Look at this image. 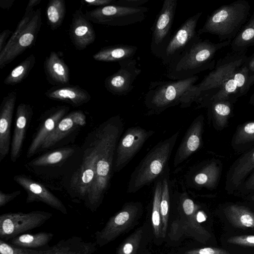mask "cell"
Returning a JSON list of instances; mask_svg holds the SVG:
<instances>
[{
  "label": "cell",
  "instance_id": "6da1fadb",
  "mask_svg": "<svg viewBox=\"0 0 254 254\" xmlns=\"http://www.w3.org/2000/svg\"><path fill=\"white\" fill-rule=\"evenodd\" d=\"M124 130L123 120L119 115L108 119L92 133L96 145L98 159L94 181L90 189L85 203L92 212L102 203L108 190L113 172L115 151Z\"/></svg>",
  "mask_w": 254,
  "mask_h": 254
},
{
  "label": "cell",
  "instance_id": "7a4b0ae2",
  "mask_svg": "<svg viewBox=\"0 0 254 254\" xmlns=\"http://www.w3.org/2000/svg\"><path fill=\"white\" fill-rule=\"evenodd\" d=\"M231 41L214 43L201 39L179 59L167 67L166 76L173 80L189 78L208 69H213L216 53L230 45Z\"/></svg>",
  "mask_w": 254,
  "mask_h": 254
},
{
  "label": "cell",
  "instance_id": "3957f363",
  "mask_svg": "<svg viewBox=\"0 0 254 254\" xmlns=\"http://www.w3.org/2000/svg\"><path fill=\"white\" fill-rule=\"evenodd\" d=\"M251 10L245 0H237L217 8L209 15L197 33L218 37L220 42L232 41L245 25Z\"/></svg>",
  "mask_w": 254,
  "mask_h": 254
},
{
  "label": "cell",
  "instance_id": "277c9868",
  "mask_svg": "<svg viewBox=\"0 0 254 254\" xmlns=\"http://www.w3.org/2000/svg\"><path fill=\"white\" fill-rule=\"evenodd\" d=\"M179 133L178 131L159 142L146 154L130 176L127 188L128 193L137 191L161 174L169 161Z\"/></svg>",
  "mask_w": 254,
  "mask_h": 254
},
{
  "label": "cell",
  "instance_id": "5b68a950",
  "mask_svg": "<svg viewBox=\"0 0 254 254\" xmlns=\"http://www.w3.org/2000/svg\"><path fill=\"white\" fill-rule=\"evenodd\" d=\"M197 75L177 80L151 82L144 103L150 115L159 114L181 104L185 94L198 80Z\"/></svg>",
  "mask_w": 254,
  "mask_h": 254
},
{
  "label": "cell",
  "instance_id": "8992f818",
  "mask_svg": "<svg viewBox=\"0 0 254 254\" xmlns=\"http://www.w3.org/2000/svg\"><path fill=\"white\" fill-rule=\"evenodd\" d=\"M148 8L128 7L115 4L98 7L85 13L86 17L96 24L111 26H125L143 21Z\"/></svg>",
  "mask_w": 254,
  "mask_h": 254
},
{
  "label": "cell",
  "instance_id": "52a82bcc",
  "mask_svg": "<svg viewBox=\"0 0 254 254\" xmlns=\"http://www.w3.org/2000/svg\"><path fill=\"white\" fill-rule=\"evenodd\" d=\"M202 14V12H199L189 17L172 36L160 59L167 67L176 62L201 39L196 31V26Z\"/></svg>",
  "mask_w": 254,
  "mask_h": 254
},
{
  "label": "cell",
  "instance_id": "ba28073f",
  "mask_svg": "<svg viewBox=\"0 0 254 254\" xmlns=\"http://www.w3.org/2000/svg\"><path fill=\"white\" fill-rule=\"evenodd\" d=\"M53 216L44 211L28 213L10 212L0 215V239L9 241L24 233L43 225Z\"/></svg>",
  "mask_w": 254,
  "mask_h": 254
},
{
  "label": "cell",
  "instance_id": "9c48e42d",
  "mask_svg": "<svg viewBox=\"0 0 254 254\" xmlns=\"http://www.w3.org/2000/svg\"><path fill=\"white\" fill-rule=\"evenodd\" d=\"M177 0H165L152 26L150 50L156 57L161 59L171 38Z\"/></svg>",
  "mask_w": 254,
  "mask_h": 254
},
{
  "label": "cell",
  "instance_id": "30bf717a",
  "mask_svg": "<svg viewBox=\"0 0 254 254\" xmlns=\"http://www.w3.org/2000/svg\"><path fill=\"white\" fill-rule=\"evenodd\" d=\"M155 133L140 127L127 128L120 137L117 145L113 164V172L122 170L141 149L145 142Z\"/></svg>",
  "mask_w": 254,
  "mask_h": 254
},
{
  "label": "cell",
  "instance_id": "8fae6325",
  "mask_svg": "<svg viewBox=\"0 0 254 254\" xmlns=\"http://www.w3.org/2000/svg\"><path fill=\"white\" fill-rule=\"evenodd\" d=\"M254 84V75L249 72L244 64L210 97L197 103V107L202 108L206 103L215 100H229L235 103L238 98L247 94Z\"/></svg>",
  "mask_w": 254,
  "mask_h": 254
},
{
  "label": "cell",
  "instance_id": "7c38bea8",
  "mask_svg": "<svg viewBox=\"0 0 254 254\" xmlns=\"http://www.w3.org/2000/svg\"><path fill=\"white\" fill-rule=\"evenodd\" d=\"M137 202L126 204L122 209L111 217L104 227L95 233V243L99 247L115 240L133 223L140 210Z\"/></svg>",
  "mask_w": 254,
  "mask_h": 254
},
{
  "label": "cell",
  "instance_id": "4fadbf2b",
  "mask_svg": "<svg viewBox=\"0 0 254 254\" xmlns=\"http://www.w3.org/2000/svg\"><path fill=\"white\" fill-rule=\"evenodd\" d=\"M97 159V149L92 133L91 141L84 150L82 163L71 180V186L84 200L95 178Z\"/></svg>",
  "mask_w": 254,
  "mask_h": 254
},
{
  "label": "cell",
  "instance_id": "5bb4252c",
  "mask_svg": "<svg viewBox=\"0 0 254 254\" xmlns=\"http://www.w3.org/2000/svg\"><path fill=\"white\" fill-rule=\"evenodd\" d=\"M120 68L114 74L108 76L104 81L107 90L116 96L127 95L133 88V83L141 72L133 59L118 62Z\"/></svg>",
  "mask_w": 254,
  "mask_h": 254
},
{
  "label": "cell",
  "instance_id": "9a60e30c",
  "mask_svg": "<svg viewBox=\"0 0 254 254\" xmlns=\"http://www.w3.org/2000/svg\"><path fill=\"white\" fill-rule=\"evenodd\" d=\"M13 180L26 191L27 203L41 202L64 214H67V209L63 202L43 185L24 175H15Z\"/></svg>",
  "mask_w": 254,
  "mask_h": 254
},
{
  "label": "cell",
  "instance_id": "2e32d148",
  "mask_svg": "<svg viewBox=\"0 0 254 254\" xmlns=\"http://www.w3.org/2000/svg\"><path fill=\"white\" fill-rule=\"evenodd\" d=\"M69 110L65 105L54 107L47 111L43 116V121L35 133L28 148L26 157L30 158L36 154L48 136L53 132L60 121Z\"/></svg>",
  "mask_w": 254,
  "mask_h": 254
},
{
  "label": "cell",
  "instance_id": "e0dca14e",
  "mask_svg": "<svg viewBox=\"0 0 254 254\" xmlns=\"http://www.w3.org/2000/svg\"><path fill=\"white\" fill-rule=\"evenodd\" d=\"M254 171V146L243 152L232 164L226 178L225 190L228 192L238 190Z\"/></svg>",
  "mask_w": 254,
  "mask_h": 254
},
{
  "label": "cell",
  "instance_id": "ac0fdd59",
  "mask_svg": "<svg viewBox=\"0 0 254 254\" xmlns=\"http://www.w3.org/2000/svg\"><path fill=\"white\" fill-rule=\"evenodd\" d=\"M204 118L199 115L187 130L176 152L173 165L177 167L200 147L202 141Z\"/></svg>",
  "mask_w": 254,
  "mask_h": 254
},
{
  "label": "cell",
  "instance_id": "d6986e66",
  "mask_svg": "<svg viewBox=\"0 0 254 254\" xmlns=\"http://www.w3.org/2000/svg\"><path fill=\"white\" fill-rule=\"evenodd\" d=\"M41 24V9L38 8L35 10L26 28L7 52L3 60L0 62L1 69L13 61L27 49L32 46L40 30Z\"/></svg>",
  "mask_w": 254,
  "mask_h": 254
},
{
  "label": "cell",
  "instance_id": "ffe728a7",
  "mask_svg": "<svg viewBox=\"0 0 254 254\" xmlns=\"http://www.w3.org/2000/svg\"><path fill=\"white\" fill-rule=\"evenodd\" d=\"M17 92L12 91L5 96L0 106V162L10 150L11 127Z\"/></svg>",
  "mask_w": 254,
  "mask_h": 254
},
{
  "label": "cell",
  "instance_id": "44dd1931",
  "mask_svg": "<svg viewBox=\"0 0 254 254\" xmlns=\"http://www.w3.org/2000/svg\"><path fill=\"white\" fill-rule=\"evenodd\" d=\"M90 22L80 9L72 15L69 35L72 44L78 50L86 49L95 40V32Z\"/></svg>",
  "mask_w": 254,
  "mask_h": 254
},
{
  "label": "cell",
  "instance_id": "7402d4cb",
  "mask_svg": "<svg viewBox=\"0 0 254 254\" xmlns=\"http://www.w3.org/2000/svg\"><path fill=\"white\" fill-rule=\"evenodd\" d=\"M33 115L30 104L22 103L16 109L15 124L11 141L10 157L15 162L19 157L25 134Z\"/></svg>",
  "mask_w": 254,
  "mask_h": 254
},
{
  "label": "cell",
  "instance_id": "603a6c76",
  "mask_svg": "<svg viewBox=\"0 0 254 254\" xmlns=\"http://www.w3.org/2000/svg\"><path fill=\"white\" fill-rule=\"evenodd\" d=\"M86 118L81 110L73 111L67 114L58 123L53 132L48 136L41 149L53 147L75 129L85 125Z\"/></svg>",
  "mask_w": 254,
  "mask_h": 254
},
{
  "label": "cell",
  "instance_id": "cb8c5ba5",
  "mask_svg": "<svg viewBox=\"0 0 254 254\" xmlns=\"http://www.w3.org/2000/svg\"><path fill=\"white\" fill-rule=\"evenodd\" d=\"M97 246L95 242H88L81 237L72 236L47 247L39 254H94Z\"/></svg>",
  "mask_w": 254,
  "mask_h": 254
},
{
  "label": "cell",
  "instance_id": "d4e9b609",
  "mask_svg": "<svg viewBox=\"0 0 254 254\" xmlns=\"http://www.w3.org/2000/svg\"><path fill=\"white\" fill-rule=\"evenodd\" d=\"M45 96L53 100L67 103L74 107H79L91 99L87 91L78 85L54 86L48 89Z\"/></svg>",
  "mask_w": 254,
  "mask_h": 254
},
{
  "label": "cell",
  "instance_id": "484cf974",
  "mask_svg": "<svg viewBox=\"0 0 254 254\" xmlns=\"http://www.w3.org/2000/svg\"><path fill=\"white\" fill-rule=\"evenodd\" d=\"M48 82L54 86L69 85V70L64 61L55 52H51L44 63Z\"/></svg>",
  "mask_w": 254,
  "mask_h": 254
},
{
  "label": "cell",
  "instance_id": "4316f807",
  "mask_svg": "<svg viewBox=\"0 0 254 254\" xmlns=\"http://www.w3.org/2000/svg\"><path fill=\"white\" fill-rule=\"evenodd\" d=\"M234 104L229 100H215L203 105L202 108H207L208 119L216 130H221L227 126Z\"/></svg>",
  "mask_w": 254,
  "mask_h": 254
},
{
  "label": "cell",
  "instance_id": "83f0119b",
  "mask_svg": "<svg viewBox=\"0 0 254 254\" xmlns=\"http://www.w3.org/2000/svg\"><path fill=\"white\" fill-rule=\"evenodd\" d=\"M222 166L218 161H209L194 175L193 185L210 190L215 189L220 179Z\"/></svg>",
  "mask_w": 254,
  "mask_h": 254
},
{
  "label": "cell",
  "instance_id": "f1b7e54d",
  "mask_svg": "<svg viewBox=\"0 0 254 254\" xmlns=\"http://www.w3.org/2000/svg\"><path fill=\"white\" fill-rule=\"evenodd\" d=\"M138 48L135 46L118 44L101 48L93 55L94 60L99 62H113L132 59Z\"/></svg>",
  "mask_w": 254,
  "mask_h": 254
},
{
  "label": "cell",
  "instance_id": "f546056e",
  "mask_svg": "<svg viewBox=\"0 0 254 254\" xmlns=\"http://www.w3.org/2000/svg\"><path fill=\"white\" fill-rule=\"evenodd\" d=\"M225 216L235 227L241 229L254 228V213L248 207L231 204L223 209Z\"/></svg>",
  "mask_w": 254,
  "mask_h": 254
},
{
  "label": "cell",
  "instance_id": "4dcf8cb0",
  "mask_svg": "<svg viewBox=\"0 0 254 254\" xmlns=\"http://www.w3.org/2000/svg\"><path fill=\"white\" fill-rule=\"evenodd\" d=\"M54 234L50 232H42L34 234H22L8 241L14 246L25 249L40 250L48 247Z\"/></svg>",
  "mask_w": 254,
  "mask_h": 254
},
{
  "label": "cell",
  "instance_id": "1f68e13d",
  "mask_svg": "<svg viewBox=\"0 0 254 254\" xmlns=\"http://www.w3.org/2000/svg\"><path fill=\"white\" fill-rule=\"evenodd\" d=\"M231 144L234 150L243 153L254 146V120L238 126Z\"/></svg>",
  "mask_w": 254,
  "mask_h": 254
},
{
  "label": "cell",
  "instance_id": "d6a6232c",
  "mask_svg": "<svg viewBox=\"0 0 254 254\" xmlns=\"http://www.w3.org/2000/svg\"><path fill=\"white\" fill-rule=\"evenodd\" d=\"M75 149L64 147L48 152L31 160L28 165L36 167H54L63 163L74 153Z\"/></svg>",
  "mask_w": 254,
  "mask_h": 254
},
{
  "label": "cell",
  "instance_id": "836d02e7",
  "mask_svg": "<svg viewBox=\"0 0 254 254\" xmlns=\"http://www.w3.org/2000/svg\"><path fill=\"white\" fill-rule=\"evenodd\" d=\"M232 51L245 52L254 46V11L249 20L240 29L230 44Z\"/></svg>",
  "mask_w": 254,
  "mask_h": 254
},
{
  "label": "cell",
  "instance_id": "e575fe53",
  "mask_svg": "<svg viewBox=\"0 0 254 254\" xmlns=\"http://www.w3.org/2000/svg\"><path fill=\"white\" fill-rule=\"evenodd\" d=\"M66 12L64 0H51L46 7V15L49 25L55 30L62 24Z\"/></svg>",
  "mask_w": 254,
  "mask_h": 254
},
{
  "label": "cell",
  "instance_id": "d590c367",
  "mask_svg": "<svg viewBox=\"0 0 254 254\" xmlns=\"http://www.w3.org/2000/svg\"><path fill=\"white\" fill-rule=\"evenodd\" d=\"M35 62V57L30 55L11 71L5 78L4 83L14 85L21 82L28 76Z\"/></svg>",
  "mask_w": 254,
  "mask_h": 254
},
{
  "label": "cell",
  "instance_id": "8d00e7d4",
  "mask_svg": "<svg viewBox=\"0 0 254 254\" xmlns=\"http://www.w3.org/2000/svg\"><path fill=\"white\" fill-rule=\"evenodd\" d=\"M162 190V181H158L155 187L151 215L153 233L156 238H162V222L160 201Z\"/></svg>",
  "mask_w": 254,
  "mask_h": 254
},
{
  "label": "cell",
  "instance_id": "74e56055",
  "mask_svg": "<svg viewBox=\"0 0 254 254\" xmlns=\"http://www.w3.org/2000/svg\"><path fill=\"white\" fill-rule=\"evenodd\" d=\"M170 192L167 178L162 180V190L160 201V212L162 222V238L166 235L169 212Z\"/></svg>",
  "mask_w": 254,
  "mask_h": 254
},
{
  "label": "cell",
  "instance_id": "f35d334b",
  "mask_svg": "<svg viewBox=\"0 0 254 254\" xmlns=\"http://www.w3.org/2000/svg\"><path fill=\"white\" fill-rule=\"evenodd\" d=\"M34 11L35 10H25L24 15L18 24L16 29L9 38L2 51L0 52V62L3 60L7 52L26 28L34 14Z\"/></svg>",
  "mask_w": 254,
  "mask_h": 254
},
{
  "label": "cell",
  "instance_id": "ab89813d",
  "mask_svg": "<svg viewBox=\"0 0 254 254\" xmlns=\"http://www.w3.org/2000/svg\"><path fill=\"white\" fill-rule=\"evenodd\" d=\"M142 234V228L137 230L122 243L118 249L116 254H136Z\"/></svg>",
  "mask_w": 254,
  "mask_h": 254
},
{
  "label": "cell",
  "instance_id": "60d3db41",
  "mask_svg": "<svg viewBox=\"0 0 254 254\" xmlns=\"http://www.w3.org/2000/svg\"><path fill=\"white\" fill-rule=\"evenodd\" d=\"M43 249L34 250L20 248L0 239V254H39Z\"/></svg>",
  "mask_w": 254,
  "mask_h": 254
},
{
  "label": "cell",
  "instance_id": "b9f144b4",
  "mask_svg": "<svg viewBox=\"0 0 254 254\" xmlns=\"http://www.w3.org/2000/svg\"><path fill=\"white\" fill-rule=\"evenodd\" d=\"M227 242L241 246L254 247V235H244L231 237L227 240Z\"/></svg>",
  "mask_w": 254,
  "mask_h": 254
},
{
  "label": "cell",
  "instance_id": "7bdbcfd3",
  "mask_svg": "<svg viewBox=\"0 0 254 254\" xmlns=\"http://www.w3.org/2000/svg\"><path fill=\"white\" fill-rule=\"evenodd\" d=\"M185 254H231L227 251L214 247H205L187 251Z\"/></svg>",
  "mask_w": 254,
  "mask_h": 254
},
{
  "label": "cell",
  "instance_id": "ee69618b",
  "mask_svg": "<svg viewBox=\"0 0 254 254\" xmlns=\"http://www.w3.org/2000/svg\"><path fill=\"white\" fill-rule=\"evenodd\" d=\"M21 193V191L15 190L10 193H5L0 190V207L5 206Z\"/></svg>",
  "mask_w": 254,
  "mask_h": 254
},
{
  "label": "cell",
  "instance_id": "f6af8a7d",
  "mask_svg": "<svg viewBox=\"0 0 254 254\" xmlns=\"http://www.w3.org/2000/svg\"><path fill=\"white\" fill-rule=\"evenodd\" d=\"M149 0H118L114 4L125 7H138L148 1Z\"/></svg>",
  "mask_w": 254,
  "mask_h": 254
},
{
  "label": "cell",
  "instance_id": "bcb514c9",
  "mask_svg": "<svg viewBox=\"0 0 254 254\" xmlns=\"http://www.w3.org/2000/svg\"><path fill=\"white\" fill-rule=\"evenodd\" d=\"M240 189L245 193L254 191V171L245 180Z\"/></svg>",
  "mask_w": 254,
  "mask_h": 254
},
{
  "label": "cell",
  "instance_id": "7dc6e473",
  "mask_svg": "<svg viewBox=\"0 0 254 254\" xmlns=\"http://www.w3.org/2000/svg\"><path fill=\"white\" fill-rule=\"evenodd\" d=\"M116 0H83L81 2L87 6H98L99 7L114 4Z\"/></svg>",
  "mask_w": 254,
  "mask_h": 254
},
{
  "label": "cell",
  "instance_id": "c3c4849f",
  "mask_svg": "<svg viewBox=\"0 0 254 254\" xmlns=\"http://www.w3.org/2000/svg\"><path fill=\"white\" fill-rule=\"evenodd\" d=\"M12 33L9 29H5L1 32L0 34V52H1L6 44V41L7 38Z\"/></svg>",
  "mask_w": 254,
  "mask_h": 254
},
{
  "label": "cell",
  "instance_id": "681fc988",
  "mask_svg": "<svg viewBox=\"0 0 254 254\" xmlns=\"http://www.w3.org/2000/svg\"><path fill=\"white\" fill-rule=\"evenodd\" d=\"M244 64L247 67L249 72L254 75V53L250 57H248Z\"/></svg>",
  "mask_w": 254,
  "mask_h": 254
},
{
  "label": "cell",
  "instance_id": "f907efd6",
  "mask_svg": "<svg viewBox=\"0 0 254 254\" xmlns=\"http://www.w3.org/2000/svg\"><path fill=\"white\" fill-rule=\"evenodd\" d=\"M15 0H1L0 6L2 9H9Z\"/></svg>",
  "mask_w": 254,
  "mask_h": 254
},
{
  "label": "cell",
  "instance_id": "816d5d0a",
  "mask_svg": "<svg viewBox=\"0 0 254 254\" xmlns=\"http://www.w3.org/2000/svg\"><path fill=\"white\" fill-rule=\"evenodd\" d=\"M42 0H30L28 3L25 10L32 11L36 5L39 4Z\"/></svg>",
  "mask_w": 254,
  "mask_h": 254
},
{
  "label": "cell",
  "instance_id": "f5cc1de1",
  "mask_svg": "<svg viewBox=\"0 0 254 254\" xmlns=\"http://www.w3.org/2000/svg\"><path fill=\"white\" fill-rule=\"evenodd\" d=\"M249 103L254 106V91L250 98Z\"/></svg>",
  "mask_w": 254,
  "mask_h": 254
},
{
  "label": "cell",
  "instance_id": "db71d44e",
  "mask_svg": "<svg viewBox=\"0 0 254 254\" xmlns=\"http://www.w3.org/2000/svg\"><path fill=\"white\" fill-rule=\"evenodd\" d=\"M251 199L254 202V193L251 196Z\"/></svg>",
  "mask_w": 254,
  "mask_h": 254
}]
</instances>
